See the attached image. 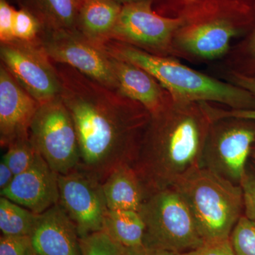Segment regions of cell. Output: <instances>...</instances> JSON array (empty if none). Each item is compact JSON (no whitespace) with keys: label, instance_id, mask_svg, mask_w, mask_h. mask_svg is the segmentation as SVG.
I'll return each mask as SVG.
<instances>
[{"label":"cell","instance_id":"cell-7","mask_svg":"<svg viewBox=\"0 0 255 255\" xmlns=\"http://www.w3.org/2000/svg\"><path fill=\"white\" fill-rule=\"evenodd\" d=\"M29 135L38 153L56 173L66 174L78 168L80 150L76 128L60 96L40 105Z\"/></svg>","mask_w":255,"mask_h":255},{"label":"cell","instance_id":"cell-37","mask_svg":"<svg viewBox=\"0 0 255 255\" xmlns=\"http://www.w3.org/2000/svg\"><path fill=\"white\" fill-rule=\"evenodd\" d=\"M251 157H253V159L255 161V144L254 146H253V150H252L251 152Z\"/></svg>","mask_w":255,"mask_h":255},{"label":"cell","instance_id":"cell-19","mask_svg":"<svg viewBox=\"0 0 255 255\" xmlns=\"http://www.w3.org/2000/svg\"><path fill=\"white\" fill-rule=\"evenodd\" d=\"M122 6L115 0H90L80 6L77 30L102 48L111 40Z\"/></svg>","mask_w":255,"mask_h":255},{"label":"cell","instance_id":"cell-38","mask_svg":"<svg viewBox=\"0 0 255 255\" xmlns=\"http://www.w3.org/2000/svg\"><path fill=\"white\" fill-rule=\"evenodd\" d=\"M90 1V0H77L80 6H81L84 3L87 2V1Z\"/></svg>","mask_w":255,"mask_h":255},{"label":"cell","instance_id":"cell-25","mask_svg":"<svg viewBox=\"0 0 255 255\" xmlns=\"http://www.w3.org/2000/svg\"><path fill=\"white\" fill-rule=\"evenodd\" d=\"M82 255H125L126 248L104 231L80 238Z\"/></svg>","mask_w":255,"mask_h":255},{"label":"cell","instance_id":"cell-17","mask_svg":"<svg viewBox=\"0 0 255 255\" xmlns=\"http://www.w3.org/2000/svg\"><path fill=\"white\" fill-rule=\"evenodd\" d=\"M157 13L184 24L226 15L255 13V0H155Z\"/></svg>","mask_w":255,"mask_h":255},{"label":"cell","instance_id":"cell-20","mask_svg":"<svg viewBox=\"0 0 255 255\" xmlns=\"http://www.w3.org/2000/svg\"><path fill=\"white\" fill-rule=\"evenodd\" d=\"M103 231L125 248L143 246L145 223L137 211L108 209Z\"/></svg>","mask_w":255,"mask_h":255},{"label":"cell","instance_id":"cell-22","mask_svg":"<svg viewBox=\"0 0 255 255\" xmlns=\"http://www.w3.org/2000/svg\"><path fill=\"white\" fill-rule=\"evenodd\" d=\"M39 214L1 196L0 230L4 236H31Z\"/></svg>","mask_w":255,"mask_h":255},{"label":"cell","instance_id":"cell-35","mask_svg":"<svg viewBox=\"0 0 255 255\" xmlns=\"http://www.w3.org/2000/svg\"><path fill=\"white\" fill-rule=\"evenodd\" d=\"M14 177V174L8 164L1 158L0 162V190H4L9 187Z\"/></svg>","mask_w":255,"mask_h":255},{"label":"cell","instance_id":"cell-16","mask_svg":"<svg viewBox=\"0 0 255 255\" xmlns=\"http://www.w3.org/2000/svg\"><path fill=\"white\" fill-rule=\"evenodd\" d=\"M110 59L121 95L138 102L150 114L172 100L169 92L143 69L112 55Z\"/></svg>","mask_w":255,"mask_h":255},{"label":"cell","instance_id":"cell-33","mask_svg":"<svg viewBox=\"0 0 255 255\" xmlns=\"http://www.w3.org/2000/svg\"><path fill=\"white\" fill-rule=\"evenodd\" d=\"M225 80L244 89L255 97V78H248L238 74L225 72Z\"/></svg>","mask_w":255,"mask_h":255},{"label":"cell","instance_id":"cell-12","mask_svg":"<svg viewBox=\"0 0 255 255\" xmlns=\"http://www.w3.org/2000/svg\"><path fill=\"white\" fill-rule=\"evenodd\" d=\"M59 204L76 226L80 238L103 231L108 208L102 182L78 168L58 174Z\"/></svg>","mask_w":255,"mask_h":255},{"label":"cell","instance_id":"cell-1","mask_svg":"<svg viewBox=\"0 0 255 255\" xmlns=\"http://www.w3.org/2000/svg\"><path fill=\"white\" fill-rule=\"evenodd\" d=\"M60 97L76 128L78 168L102 182L115 167L133 164L151 114L138 102L101 85L78 70L54 63Z\"/></svg>","mask_w":255,"mask_h":255},{"label":"cell","instance_id":"cell-18","mask_svg":"<svg viewBox=\"0 0 255 255\" xmlns=\"http://www.w3.org/2000/svg\"><path fill=\"white\" fill-rule=\"evenodd\" d=\"M107 208L139 212L151 195L131 164L115 167L102 182Z\"/></svg>","mask_w":255,"mask_h":255},{"label":"cell","instance_id":"cell-4","mask_svg":"<svg viewBox=\"0 0 255 255\" xmlns=\"http://www.w3.org/2000/svg\"><path fill=\"white\" fill-rule=\"evenodd\" d=\"M173 187L187 203L205 243L229 239L244 212L241 185L201 167Z\"/></svg>","mask_w":255,"mask_h":255},{"label":"cell","instance_id":"cell-13","mask_svg":"<svg viewBox=\"0 0 255 255\" xmlns=\"http://www.w3.org/2000/svg\"><path fill=\"white\" fill-rule=\"evenodd\" d=\"M41 104L32 97L0 65V142H11L29 135L32 121Z\"/></svg>","mask_w":255,"mask_h":255},{"label":"cell","instance_id":"cell-8","mask_svg":"<svg viewBox=\"0 0 255 255\" xmlns=\"http://www.w3.org/2000/svg\"><path fill=\"white\" fill-rule=\"evenodd\" d=\"M255 144V121L234 117L215 119L210 127L202 167L241 185Z\"/></svg>","mask_w":255,"mask_h":255},{"label":"cell","instance_id":"cell-26","mask_svg":"<svg viewBox=\"0 0 255 255\" xmlns=\"http://www.w3.org/2000/svg\"><path fill=\"white\" fill-rule=\"evenodd\" d=\"M236 255H255V221L244 215L236 223L229 238Z\"/></svg>","mask_w":255,"mask_h":255},{"label":"cell","instance_id":"cell-15","mask_svg":"<svg viewBox=\"0 0 255 255\" xmlns=\"http://www.w3.org/2000/svg\"><path fill=\"white\" fill-rule=\"evenodd\" d=\"M30 238L36 255H82L76 226L59 204L39 214Z\"/></svg>","mask_w":255,"mask_h":255},{"label":"cell","instance_id":"cell-32","mask_svg":"<svg viewBox=\"0 0 255 255\" xmlns=\"http://www.w3.org/2000/svg\"><path fill=\"white\" fill-rule=\"evenodd\" d=\"M209 111L214 120L215 119L222 118V117H234L255 121V110H227V109L219 108V107L214 105H210Z\"/></svg>","mask_w":255,"mask_h":255},{"label":"cell","instance_id":"cell-36","mask_svg":"<svg viewBox=\"0 0 255 255\" xmlns=\"http://www.w3.org/2000/svg\"><path fill=\"white\" fill-rule=\"evenodd\" d=\"M122 5L131 4V3L141 2V1H151L153 3L155 0H115Z\"/></svg>","mask_w":255,"mask_h":255},{"label":"cell","instance_id":"cell-6","mask_svg":"<svg viewBox=\"0 0 255 255\" xmlns=\"http://www.w3.org/2000/svg\"><path fill=\"white\" fill-rule=\"evenodd\" d=\"M255 23V13H243L184 24L174 37V57L196 63L223 60Z\"/></svg>","mask_w":255,"mask_h":255},{"label":"cell","instance_id":"cell-27","mask_svg":"<svg viewBox=\"0 0 255 255\" xmlns=\"http://www.w3.org/2000/svg\"><path fill=\"white\" fill-rule=\"evenodd\" d=\"M43 26L40 18L26 9L16 10L15 13V38L23 41H35L39 38Z\"/></svg>","mask_w":255,"mask_h":255},{"label":"cell","instance_id":"cell-21","mask_svg":"<svg viewBox=\"0 0 255 255\" xmlns=\"http://www.w3.org/2000/svg\"><path fill=\"white\" fill-rule=\"evenodd\" d=\"M43 28L77 29L80 5L77 0H36Z\"/></svg>","mask_w":255,"mask_h":255},{"label":"cell","instance_id":"cell-11","mask_svg":"<svg viewBox=\"0 0 255 255\" xmlns=\"http://www.w3.org/2000/svg\"><path fill=\"white\" fill-rule=\"evenodd\" d=\"M0 58L13 78L38 103L60 97L61 84L58 71L39 40L15 39L1 43Z\"/></svg>","mask_w":255,"mask_h":255},{"label":"cell","instance_id":"cell-3","mask_svg":"<svg viewBox=\"0 0 255 255\" xmlns=\"http://www.w3.org/2000/svg\"><path fill=\"white\" fill-rule=\"evenodd\" d=\"M102 48L112 57L150 73L174 100L216 103L233 110H255V97L249 92L189 68L178 58L150 54L115 40L107 41Z\"/></svg>","mask_w":255,"mask_h":255},{"label":"cell","instance_id":"cell-30","mask_svg":"<svg viewBox=\"0 0 255 255\" xmlns=\"http://www.w3.org/2000/svg\"><path fill=\"white\" fill-rule=\"evenodd\" d=\"M16 10L6 0H0V41L8 43L14 41L15 13Z\"/></svg>","mask_w":255,"mask_h":255},{"label":"cell","instance_id":"cell-9","mask_svg":"<svg viewBox=\"0 0 255 255\" xmlns=\"http://www.w3.org/2000/svg\"><path fill=\"white\" fill-rule=\"evenodd\" d=\"M152 4L141 1L123 5L111 40L150 54L174 58V37L184 24V21L159 14L152 8Z\"/></svg>","mask_w":255,"mask_h":255},{"label":"cell","instance_id":"cell-31","mask_svg":"<svg viewBox=\"0 0 255 255\" xmlns=\"http://www.w3.org/2000/svg\"><path fill=\"white\" fill-rule=\"evenodd\" d=\"M179 255H236L230 240L209 242L192 251Z\"/></svg>","mask_w":255,"mask_h":255},{"label":"cell","instance_id":"cell-14","mask_svg":"<svg viewBox=\"0 0 255 255\" xmlns=\"http://www.w3.org/2000/svg\"><path fill=\"white\" fill-rule=\"evenodd\" d=\"M1 196L14 201L36 214L59 204L58 174L38 154L34 163L15 176Z\"/></svg>","mask_w":255,"mask_h":255},{"label":"cell","instance_id":"cell-34","mask_svg":"<svg viewBox=\"0 0 255 255\" xmlns=\"http://www.w3.org/2000/svg\"><path fill=\"white\" fill-rule=\"evenodd\" d=\"M125 255H179L173 252L154 249L142 246L135 248H126Z\"/></svg>","mask_w":255,"mask_h":255},{"label":"cell","instance_id":"cell-24","mask_svg":"<svg viewBox=\"0 0 255 255\" xmlns=\"http://www.w3.org/2000/svg\"><path fill=\"white\" fill-rule=\"evenodd\" d=\"M38 154L28 135L10 143L1 158L16 176L29 168L34 163Z\"/></svg>","mask_w":255,"mask_h":255},{"label":"cell","instance_id":"cell-23","mask_svg":"<svg viewBox=\"0 0 255 255\" xmlns=\"http://www.w3.org/2000/svg\"><path fill=\"white\" fill-rule=\"evenodd\" d=\"M223 61L225 72L255 78V23L246 36L233 45Z\"/></svg>","mask_w":255,"mask_h":255},{"label":"cell","instance_id":"cell-2","mask_svg":"<svg viewBox=\"0 0 255 255\" xmlns=\"http://www.w3.org/2000/svg\"><path fill=\"white\" fill-rule=\"evenodd\" d=\"M150 114L132 165L152 194L173 187L184 176L202 167L206 140L214 119L206 102L173 99Z\"/></svg>","mask_w":255,"mask_h":255},{"label":"cell","instance_id":"cell-29","mask_svg":"<svg viewBox=\"0 0 255 255\" xmlns=\"http://www.w3.org/2000/svg\"><path fill=\"white\" fill-rule=\"evenodd\" d=\"M241 187L244 204L243 215L248 219L255 221V168L247 167Z\"/></svg>","mask_w":255,"mask_h":255},{"label":"cell","instance_id":"cell-28","mask_svg":"<svg viewBox=\"0 0 255 255\" xmlns=\"http://www.w3.org/2000/svg\"><path fill=\"white\" fill-rule=\"evenodd\" d=\"M0 255H36L30 236H4L0 238Z\"/></svg>","mask_w":255,"mask_h":255},{"label":"cell","instance_id":"cell-5","mask_svg":"<svg viewBox=\"0 0 255 255\" xmlns=\"http://www.w3.org/2000/svg\"><path fill=\"white\" fill-rule=\"evenodd\" d=\"M139 213L145 223L147 248L181 254L205 243L187 203L174 187L152 193Z\"/></svg>","mask_w":255,"mask_h":255},{"label":"cell","instance_id":"cell-10","mask_svg":"<svg viewBox=\"0 0 255 255\" xmlns=\"http://www.w3.org/2000/svg\"><path fill=\"white\" fill-rule=\"evenodd\" d=\"M38 40L53 63L68 65L104 86L118 90L110 55L78 30L43 28Z\"/></svg>","mask_w":255,"mask_h":255}]
</instances>
